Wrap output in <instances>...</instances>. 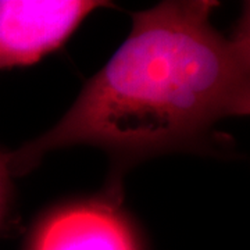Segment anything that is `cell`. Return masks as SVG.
I'll return each instance as SVG.
<instances>
[{
    "instance_id": "obj_2",
    "label": "cell",
    "mask_w": 250,
    "mask_h": 250,
    "mask_svg": "<svg viewBox=\"0 0 250 250\" xmlns=\"http://www.w3.org/2000/svg\"><path fill=\"white\" fill-rule=\"evenodd\" d=\"M120 190L74 200L39 220L25 250H143L132 220L121 208Z\"/></svg>"
},
{
    "instance_id": "obj_3",
    "label": "cell",
    "mask_w": 250,
    "mask_h": 250,
    "mask_svg": "<svg viewBox=\"0 0 250 250\" xmlns=\"http://www.w3.org/2000/svg\"><path fill=\"white\" fill-rule=\"evenodd\" d=\"M106 1L0 0V71L38 62L62 46Z\"/></svg>"
},
{
    "instance_id": "obj_4",
    "label": "cell",
    "mask_w": 250,
    "mask_h": 250,
    "mask_svg": "<svg viewBox=\"0 0 250 250\" xmlns=\"http://www.w3.org/2000/svg\"><path fill=\"white\" fill-rule=\"evenodd\" d=\"M13 172L10 170L7 153L0 152V228L7 220L13 199Z\"/></svg>"
},
{
    "instance_id": "obj_1",
    "label": "cell",
    "mask_w": 250,
    "mask_h": 250,
    "mask_svg": "<svg viewBox=\"0 0 250 250\" xmlns=\"http://www.w3.org/2000/svg\"><path fill=\"white\" fill-rule=\"evenodd\" d=\"M217 7L210 0H175L135 13L124 43L62 120L7 153L13 175L77 145L106 150L120 168L200 149L217 123L249 114V9L224 34L211 24Z\"/></svg>"
}]
</instances>
